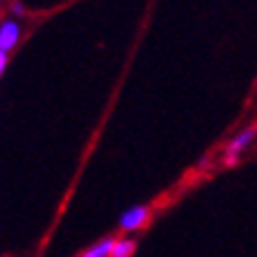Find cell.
<instances>
[{"instance_id":"cell-1","label":"cell","mask_w":257,"mask_h":257,"mask_svg":"<svg viewBox=\"0 0 257 257\" xmlns=\"http://www.w3.org/2000/svg\"><path fill=\"white\" fill-rule=\"evenodd\" d=\"M147 219H149L147 208L135 205V208H130V210H125L123 215H120V229H125V231H137V229H142V226L147 224Z\"/></svg>"},{"instance_id":"cell-2","label":"cell","mask_w":257,"mask_h":257,"mask_svg":"<svg viewBox=\"0 0 257 257\" xmlns=\"http://www.w3.org/2000/svg\"><path fill=\"white\" fill-rule=\"evenodd\" d=\"M19 43V24L17 22H3L0 24V50L10 52L12 47Z\"/></svg>"},{"instance_id":"cell-3","label":"cell","mask_w":257,"mask_h":257,"mask_svg":"<svg viewBox=\"0 0 257 257\" xmlns=\"http://www.w3.org/2000/svg\"><path fill=\"white\" fill-rule=\"evenodd\" d=\"M252 140H255V130H245V133H241L238 137H234L231 144H229V149H226V165H234L236 156H238Z\"/></svg>"},{"instance_id":"cell-4","label":"cell","mask_w":257,"mask_h":257,"mask_svg":"<svg viewBox=\"0 0 257 257\" xmlns=\"http://www.w3.org/2000/svg\"><path fill=\"white\" fill-rule=\"evenodd\" d=\"M137 243L133 238H120V241H113V250H111V257H133Z\"/></svg>"},{"instance_id":"cell-5","label":"cell","mask_w":257,"mask_h":257,"mask_svg":"<svg viewBox=\"0 0 257 257\" xmlns=\"http://www.w3.org/2000/svg\"><path fill=\"white\" fill-rule=\"evenodd\" d=\"M111 250H113V238H104L90 250H85L80 257H111Z\"/></svg>"},{"instance_id":"cell-6","label":"cell","mask_w":257,"mask_h":257,"mask_svg":"<svg viewBox=\"0 0 257 257\" xmlns=\"http://www.w3.org/2000/svg\"><path fill=\"white\" fill-rule=\"evenodd\" d=\"M5 66H8V52H3V50H0V76H3Z\"/></svg>"},{"instance_id":"cell-7","label":"cell","mask_w":257,"mask_h":257,"mask_svg":"<svg viewBox=\"0 0 257 257\" xmlns=\"http://www.w3.org/2000/svg\"><path fill=\"white\" fill-rule=\"evenodd\" d=\"M12 12H15V15H22V12H24V8H22V5H19V3H15V5H12Z\"/></svg>"}]
</instances>
